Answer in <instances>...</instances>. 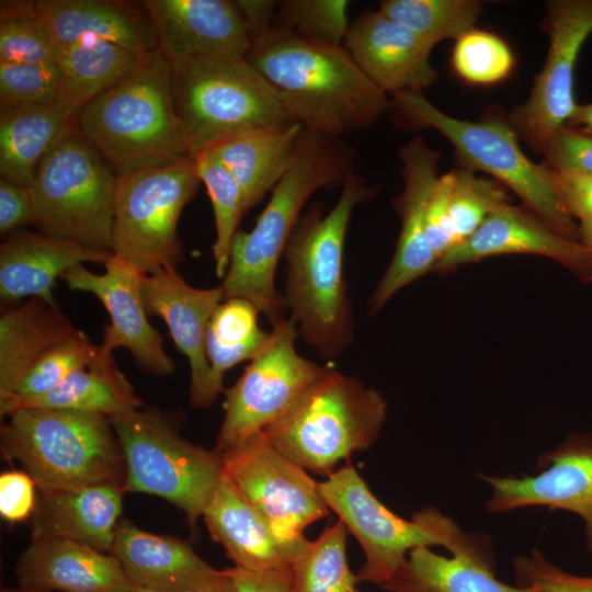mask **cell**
Listing matches in <instances>:
<instances>
[{"label":"cell","instance_id":"30bf717a","mask_svg":"<svg viewBox=\"0 0 592 592\" xmlns=\"http://www.w3.org/2000/svg\"><path fill=\"white\" fill-rule=\"evenodd\" d=\"M116 183L117 175L75 124L45 156L29 187L31 226L47 236L112 252Z\"/></svg>","mask_w":592,"mask_h":592},{"label":"cell","instance_id":"4316f807","mask_svg":"<svg viewBox=\"0 0 592 592\" xmlns=\"http://www.w3.org/2000/svg\"><path fill=\"white\" fill-rule=\"evenodd\" d=\"M124 492L114 483L39 492L30 517L31 537L66 538L110 553Z\"/></svg>","mask_w":592,"mask_h":592},{"label":"cell","instance_id":"d590c367","mask_svg":"<svg viewBox=\"0 0 592 592\" xmlns=\"http://www.w3.org/2000/svg\"><path fill=\"white\" fill-rule=\"evenodd\" d=\"M348 528L339 520L305 545L292 563L293 592H354L358 581L346 558Z\"/></svg>","mask_w":592,"mask_h":592},{"label":"cell","instance_id":"8992f818","mask_svg":"<svg viewBox=\"0 0 592 592\" xmlns=\"http://www.w3.org/2000/svg\"><path fill=\"white\" fill-rule=\"evenodd\" d=\"M320 493L348 531L358 540L365 562L358 581L388 582L417 547L441 545L453 555H465L493 566L485 544L465 534L448 516L425 508L407 521L389 511L348 463L319 482Z\"/></svg>","mask_w":592,"mask_h":592},{"label":"cell","instance_id":"7dc6e473","mask_svg":"<svg viewBox=\"0 0 592 592\" xmlns=\"http://www.w3.org/2000/svg\"><path fill=\"white\" fill-rule=\"evenodd\" d=\"M452 185L451 171L439 175L426 203V235L437 262L457 244L451 216Z\"/></svg>","mask_w":592,"mask_h":592},{"label":"cell","instance_id":"7402d4cb","mask_svg":"<svg viewBox=\"0 0 592 592\" xmlns=\"http://www.w3.org/2000/svg\"><path fill=\"white\" fill-rule=\"evenodd\" d=\"M343 46L386 94L421 92L437 80L430 62L434 46L379 10L364 12L350 23Z\"/></svg>","mask_w":592,"mask_h":592},{"label":"cell","instance_id":"1f68e13d","mask_svg":"<svg viewBox=\"0 0 592 592\" xmlns=\"http://www.w3.org/2000/svg\"><path fill=\"white\" fill-rule=\"evenodd\" d=\"M146 56L94 36L59 45L58 104L76 115L92 100L130 78Z\"/></svg>","mask_w":592,"mask_h":592},{"label":"cell","instance_id":"836d02e7","mask_svg":"<svg viewBox=\"0 0 592 592\" xmlns=\"http://www.w3.org/2000/svg\"><path fill=\"white\" fill-rule=\"evenodd\" d=\"M389 592H534L499 581L493 567L465 555L444 557L421 546L382 585Z\"/></svg>","mask_w":592,"mask_h":592},{"label":"cell","instance_id":"d4e9b609","mask_svg":"<svg viewBox=\"0 0 592 592\" xmlns=\"http://www.w3.org/2000/svg\"><path fill=\"white\" fill-rule=\"evenodd\" d=\"M137 588L172 592L198 589L224 577L181 538L144 531L122 519L110 551Z\"/></svg>","mask_w":592,"mask_h":592},{"label":"cell","instance_id":"f35d334b","mask_svg":"<svg viewBox=\"0 0 592 592\" xmlns=\"http://www.w3.org/2000/svg\"><path fill=\"white\" fill-rule=\"evenodd\" d=\"M57 53L58 45L39 16L35 1L0 2V61L56 62Z\"/></svg>","mask_w":592,"mask_h":592},{"label":"cell","instance_id":"52a82bcc","mask_svg":"<svg viewBox=\"0 0 592 592\" xmlns=\"http://www.w3.org/2000/svg\"><path fill=\"white\" fill-rule=\"evenodd\" d=\"M171 68L173 111L192 156L243 130L298 124L246 59H192Z\"/></svg>","mask_w":592,"mask_h":592},{"label":"cell","instance_id":"c3c4849f","mask_svg":"<svg viewBox=\"0 0 592 592\" xmlns=\"http://www.w3.org/2000/svg\"><path fill=\"white\" fill-rule=\"evenodd\" d=\"M36 487L23 471H4L0 476V514L9 522L30 519L36 504Z\"/></svg>","mask_w":592,"mask_h":592},{"label":"cell","instance_id":"db71d44e","mask_svg":"<svg viewBox=\"0 0 592 592\" xmlns=\"http://www.w3.org/2000/svg\"><path fill=\"white\" fill-rule=\"evenodd\" d=\"M225 571L226 572L224 577L212 584H208L198 589H193V590L172 591V592H238L235 581L229 570L225 569ZM130 592H161V591H152V590L135 587Z\"/></svg>","mask_w":592,"mask_h":592},{"label":"cell","instance_id":"e0dca14e","mask_svg":"<svg viewBox=\"0 0 592 592\" xmlns=\"http://www.w3.org/2000/svg\"><path fill=\"white\" fill-rule=\"evenodd\" d=\"M544 468L534 476L480 478L492 487L490 512L527 506L566 510L584 522L587 548L592 553V434L574 433L539 456Z\"/></svg>","mask_w":592,"mask_h":592},{"label":"cell","instance_id":"f6af8a7d","mask_svg":"<svg viewBox=\"0 0 592 592\" xmlns=\"http://www.w3.org/2000/svg\"><path fill=\"white\" fill-rule=\"evenodd\" d=\"M513 566L517 587L534 592H592V577L566 572L537 550L517 557Z\"/></svg>","mask_w":592,"mask_h":592},{"label":"cell","instance_id":"d6a6232c","mask_svg":"<svg viewBox=\"0 0 592 592\" xmlns=\"http://www.w3.org/2000/svg\"><path fill=\"white\" fill-rule=\"evenodd\" d=\"M141 406L143 400L117 366L113 354L104 355L99 351L88 367L72 373L49 392L20 402L13 411L22 408H52L113 418L138 410Z\"/></svg>","mask_w":592,"mask_h":592},{"label":"cell","instance_id":"277c9868","mask_svg":"<svg viewBox=\"0 0 592 592\" xmlns=\"http://www.w3.org/2000/svg\"><path fill=\"white\" fill-rule=\"evenodd\" d=\"M171 75L157 49L130 78L76 113L79 133L117 177L192 156L173 111Z\"/></svg>","mask_w":592,"mask_h":592},{"label":"cell","instance_id":"ffe728a7","mask_svg":"<svg viewBox=\"0 0 592 592\" xmlns=\"http://www.w3.org/2000/svg\"><path fill=\"white\" fill-rule=\"evenodd\" d=\"M170 66L192 59H244L252 35L236 1L144 0Z\"/></svg>","mask_w":592,"mask_h":592},{"label":"cell","instance_id":"11a10c76","mask_svg":"<svg viewBox=\"0 0 592 592\" xmlns=\"http://www.w3.org/2000/svg\"><path fill=\"white\" fill-rule=\"evenodd\" d=\"M567 125L592 136V102L577 104Z\"/></svg>","mask_w":592,"mask_h":592},{"label":"cell","instance_id":"ac0fdd59","mask_svg":"<svg viewBox=\"0 0 592 592\" xmlns=\"http://www.w3.org/2000/svg\"><path fill=\"white\" fill-rule=\"evenodd\" d=\"M141 293L148 316L164 320L177 349L189 362L191 405L197 409L208 408L225 391L206 355L208 323L225 298L221 286L194 287L177 269L168 267L144 275Z\"/></svg>","mask_w":592,"mask_h":592},{"label":"cell","instance_id":"8d00e7d4","mask_svg":"<svg viewBox=\"0 0 592 592\" xmlns=\"http://www.w3.org/2000/svg\"><path fill=\"white\" fill-rule=\"evenodd\" d=\"M378 10L434 46L474 29L482 4L476 0H384Z\"/></svg>","mask_w":592,"mask_h":592},{"label":"cell","instance_id":"ba28073f","mask_svg":"<svg viewBox=\"0 0 592 592\" xmlns=\"http://www.w3.org/2000/svg\"><path fill=\"white\" fill-rule=\"evenodd\" d=\"M387 418V402L357 378L326 369L264 434L286 457L329 476L353 452L367 449Z\"/></svg>","mask_w":592,"mask_h":592},{"label":"cell","instance_id":"4fadbf2b","mask_svg":"<svg viewBox=\"0 0 592 592\" xmlns=\"http://www.w3.org/2000/svg\"><path fill=\"white\" fill-rule=\"evenodd\" d=\"M297 333L291 318L275 323L262 350L225 390L215 446L220 455L282 419L327 369L297 352Z\"/></svg>","mask_w":592,"mask_h":592},{"label":"cell","instance_id":"60d3db41","mask_svg":"<svg viewBox=\"0 0 592 592\" xmlns=\"http://www.w3.org/2000/svg\"><path fill=\"white\" fill-rule=\"evenodd\" d=\"M451 62L463 81L490 86L504 81L512 73L515 59L503 38L474 27L455 41Z\"/></svg>","mask_w":592,"mask_h":592},{"label":"cell","instance_id":"2e32d148","mask_svg":"<svg viewBox=\"0 0 592 592\" xmlns=\"http://www.w3.org/2000/svg\"><path fill=\"white\" fill-rule=\"evenodd\" d=\"M103 265L101 274L78 265L60 278L69 289L90 293L105 307L110 323L99 345L100 353L112 355L123 348L143 372L158 377L172 375L174 362L164 349L161 334L149 322L144 305V274L114 253Z\"/></svg>","mask_w":592,"mask_h":592},{"label":"cell","instance_id":"9c48e42d","mask_svg":"<svg viewBox=\"0 0 592 592\" xmlns=\"http://www.w3.org/2000/svg\"><path fill=\"white\" fill-rule=\"evenodd\" d=\"M392 98L402 110L449 140L462 168L490 174L559 235L580 241L579 224L559 197L553 170L523 152L506 118L490 112L477 122L459 119L442 112L421 92L405 91Z\"/></svg>","mask_w":592,"mask_h":592},{"label":"cell","instance_id":"5b68a950","mask_svg":"<svg viewBox=\"0 0 592 592\" xmlns=\"http://www.w3.org/2000/svg\"><path fill=\"white\" fill-rule=\"evenodd\" d=\"M0 440L3 456L20 463L39 492L125 485L122 448L104 414L22 408L1 424Z\"/></svg>","mask_w":592,"mask_h":592},{"label":"cell","instance_id":"603a6c76","mask_svg":"<svg viewBox=\"0 0 592 592\" xmlns=\"http://www.w3.org/2000/svg\"><path fill=\"white\" fill-rule=\"evenodd\" d=\"M111 251L87 248L37 230H18L0 246V298L5 306L25 298H41L58 305L56 280L86 263L104 264Z\"/></svg>","mask_w":592,"mask_h":592},{"label":"cell","instance_id":"6f0895ef","mask_svg":"<svg viewBox=\"0 0 592 592\" xmlns=\"http://www.w3.org/2000/svg\"><path fill=\"white\" fill-rule=\"evenodd\" d=\"M1 592H52V591L27 589V588L19 587V588H4L1 590Z\"/></svg>","mask_w":592,"mask_h":592},{"label":"cell","instance_id":"74e56055","mask_svg":"<svg viewBox=\"0 0 592 592\" xmlns=\"http://www.w3.org/2000/svg\"><path fill=\"white\" fill-rule=\"evenodd\" d=\"M193 157L197 175L210 198L216 232L212 247L215 271L218 277L224 278L238 225L247 213L244 197L239 184L213 149H204Z\"/></svg>","mask_w":592,"mask_h":592},{"label":"cell","instance_id":"6da1fadb","mask_svg":"<svg viewBox=\"0 0 592 592\" xmlns=\"http://www.w3.org/2000/svg\"><path fill=\"white\" fill-rule=\"evenodd\" d=\"M244 59L278 93L293 118L317 135L340 138L363 130L390 106L343 45L271 25L252 36Z\"/></svg>","mask_w":592,"mask_h":592},{"label":"cell","instance_id":"8fae6325","mask_svg":"<svg viewBox=\"0 0 592 592\" xmlns=\"http://www.w3.org/2000/svg\"><path fill=\"white\" fill-rule=\"evenodd\" d=\"M110 420L124 457L125 491L167 500L194 526L224 476L221 455L184 440L152 411L138 409Z\"/></svg>","mask_w":592,"mask_h":592},{"label":"cell","instance_id":"83f0119b","mask_svg":"<svg viewBox=\"0 0 592 592\" xmlns=\"http://www.w3.org/2000/svg\"><path fill=\"white\" fill-rule=\"evenodd\" d=\"M202 517L236 568L292 577V566L270 526L225 471Z\"/></svg>","mask_w":592,"mask_h":592},{"label":"cell","instance_id":"bcb514c9","mask_svg":"<svg viewBox=\"0 0 592 592\" xmlns=\"http://www.w3.org/2000/svg\"><path fill=\"white\" fill-rule=\"evenodd\" d=\"M539 153L553 171L592 174V136L578 128L560 127L545 140Z\"/></svg>","mask_w":592,"mask_h":592},{"label":"cell","instance_id":"5bb4252c","mask_svg":"<svg viewBox=\"0 0 592 592\" xmlns=\"http://www.w3.org/2000/svg\"><path fill=\"white\" fill-rule=\"evenodd\" d=\"M221 457L226 476L265 520L292 566L308 543L306 527L330 511L319 482L282 454L264 432Z\"/></svg>","mask_w":592,"mask_h":592},{"label":"cell","instance_id":"3957f363","mask_svg":"<svg viewBox=\"0 0 592 592\" xmlns=\"http://www.w3.org/2000/svg\"><path fill=\"white\" fill-rule=\"evenodd\" d=\"M353 172V152L340 138L303 129L291 167L271 191L254 227L234 238L221 283L225 298L253 303L274 326L283 317L275 272L308 198L320 189L342 186Z\"/></svg>","mask_w":592,"mask_h":592},{"label":"cell","instance_id":"484cf974","mask_svg":"<svg viewBox=\"0 0 592 592\" xmlns=\"http://www.w3.org/2000/svg\"><path fill=\"white\" fill-rule=\"evenodd\" d=\"M35 5L58 46L94 36L140 55L159 49L144 1L37 0Z\"/></svg>","mask_w":592,"mask_h":592},{"label":"cell","instance_id":"e575fe53","mask_svg":"<svg viewBox=\"0 0 592 592\" xmlns=\"http://www.w3.org/2000/svg\"><path fill=\"white\" fill-rule=\"evenodd\" d=\"M225 299L213 312L206 334V355L215 378L223 385L225 374L251 361L270 337L259 327L261 312L253 303L240 297Z\"/></svg>","mask_w":592,"mask_h":592},{"label":"cell","instance_id":"ab89813d","mask_svg":"<svg viewBox=\"0 0 592 592\" xmlns=\"http://www.w3.org/2000/svg\"><path fill=\"white\" fill-rule=\"evenodd\" d=\"M98 352L99 346L84 332L53 350L32 367L8 398L0 400L1 417H8L20 402L49 392L72 373L88 367Z\"/></svg>","mask_w":592,"mask_h":592},{"label":"cell","instance_id":"9a60e30c","mask_svg":"<svg viewBox=\"0 0 592 592\" xmlns=\"http://www.w3.org/2000/svg\"><path fill=\"white\" fill-rule=\"evenodd\" d=\"M543 30L549 38L544 66L535 76L526 101L506 116L517 137L538 153L545 140L567 125L577 106L574 67L592 34V0L548 1Z\"/></svg>","mask_w":592,"mask_h":592},{"label":"cell","instance_id":"ee69618b","mask_svg":"<svg viewBox=\"0 0 592 592\" xmlns=\"http://www.w3.org/2000/svg\"><path fill=\"white\" fill-rule=\"evenodd\" d=\"M60 70L56 62L0 61V110L27 104H58Z\"/></svg>","mask_w":592,"mask_h":592},{"label":"cell","instance_id":"4dcf8cb0","mask_svg":"<svg viewBox=\"0 0 592 592\" xmlns=\"http://www.w3.org/2000/svg\"><path fill=\"white\" fill-rule=\"evenodd\" d=\"M60 104H27L0 110V175L30 187L41 162L73 125Z\"/></svg>","mask_w":592,"mask_h":592},{"label":"cell","instance_id":"f1b7e54d","mask_svg":"<svg viewBox=\"0 0 592 592\" xmlns=\"http://www.w3.org/2000/svg\"><path fill=\"white\" fill-rule=\"evenodd\" d=\"M83 333L41 298L5 306L0 316V400L8 398L42 358Z\"/></svg>","mask_w":592,"mask_h":592},{"label":"cell","instance_id":"44dd1931","mask_svg":"<svg viewBox=\"0 0 592 592\" xmlns=\"http://www.w3.org/2000/svg\"><path fill=\"white\" fill-rule=\"evenodd\" d=\"M402 192L392 201L400 219L395 254L378 282L369 308L376 314L400 289L433 272L437 259L426 235V203L439 177L441 152L422 138H414L399 150Z\"/></svg>","mask_w":592,"mask_h":592},{"label":"cell","instance_id":"9f6ffc18","mask_svg":"<svg viewBox=\"0 0 592 592\" xmlns=\"http://www.w3.org/2000/svg\"><path fill=\"white\" fill-rule=\"evenodd\" d=\"M578 224L580 241L592 249V219L582 220Z\"/></svg>","mask_w":592,"mask_h":592},{"label":"cell","instance_id":"816d5d0a","mask_svg":"<svg viewBox=\"0 0 592 592\" xmlns=\"http://www.w3.org/2000/svg\"><path fill=\"white\" fill-rule=\"evenodd\" d=\"M238 592H293L292 577L228 568Z\"/></svg>","mask_w":592,"mask_h":592},{"label":"cell","instance_id":"681fc988","mask_svg":"<svg viewBox=\"0 0 592 592\" xmlns=\"http://www.w3.org/2000/svg\"><path fill=\"white\" fill-rule=\"evenodd\" d=\"M559 197L577 221L592 219V174L553 171Z\"/></svg>","mask_w":592,"mask_h":592},{"label":"cell","instance_id":"7c38bea8","mask_svg":"<svg viewBox=\"0 0 592 592\" xmlns=\"http://www.w3.org/2000/svg\"><path fill=\"white\" fill-rule=\"evenodd\" d=\"M201 180L193 156L117 177L112 252L144 275L184 260L178 223Z\"/></svg>","mask_w":592,"mask_h":592},{"label":"cell","instance_id":"f5cc1de1","mask_svg":"<svg viewBox=\"0 0 592 592\" xmlns=\"http://www.w3.org/2000/svg\"><path fill=\"white\" fill-rule=\"evenodd\" d=\"M236 2L252 36L272 25L278 1L237 0Z\"/></svg>","mask_w":592,"mask_h":592},{"label":"cell","instance_id":"d6986e66","mask_svg":"<svg viewBox=\"0 0 592 592\" xmlns=\"http://www.w3.org/2000/svg\"><path fill=\"white\" fill-rule=\"evenodd\" d=\"M504 254H532L556 261L577 278L592 283V249L568 239L525 206H498L466 240L456 244L435 265L447 274L462 265Z\"/></svg>","mask_w":592,"mask_h":592},{"label":"cell","instance_id":"7bdbcfd3","mask_svg":"<svg viewBox=\"0 0 592 592\" xmlns=\"http://www.w3.org/2000/svg\"><path fill=\"white\" fill-rule=\"evenodd\" d=\"M451 216L457 244L469 238L500 205L509 203L508 189L460 168L452 170Z\"/></svg>","mask_w":592,"mask_h":592},{"label":"cell","instance_id":"7a4b0ae2","mask_svg":"<svg viewBox=\"0 0 592 592\" xmlns=\"http://www.w3.org/2000/svg\"><path fill=\"white\" fill-rule=\"evenodd\" d=\"M327 214L309 206L296 224L283 257L287 263L284 306L303 339L322 357L334 358L353 341V317L343 276V251L354 208L373 190L354 173Z\"/></svg>","mask_w":592,"mask_h":592},{"label":"cell","instance_id":"f546056e","mask_svg":"<svg viewBox=\"0 0 592 592\" xmlns=\"http://www.w3.org/2000/svg\"><path fill=\"white\" fill-rule=\"evenodd\" d=\"M303 129L300 124L253 128L210 147L239 184L247 212L287 172Z\"/></svg>","mask_w":592,"mask_h":592},{"label":"cell","instance_id":"680465c9","mask_svg":"<svg viewBox=\"0 0 592 592\" xmlns=\"http://www.w3.org/2000/svg\"><path fill=\"white\" fill-rule=\"evenodd\" d=\"M354 592H360L357 589Z\"/></svg>","mask_w":592,"mask_h":592},{"label":"cell","instance_id":"cb8c5ba5","mask_svg":"<svg viewBox=\"0 0 592 592\" xmlns=\"http://www.w3.org/2000/svg\"><path fill=\"white\" fill-rule=\"evenodd\" d=\"M15 574L22 588L52 592H130L135 588L110 553L58 537H31Z\"/></svg>","mask_w":592,"mask_h":592},{"label":"cell","instance_id":"f907efd6","mask_svg":"<svg viewBox=\"0 0 592 592\" xmlns=\"http://www.w3.org/2000/svg\"><path fill=\"white\" fill-rule=\"evenodd\" d=\"M33 202L29 187L0 179V234L7 236L31 225Z\"/></svg>","mask_w":592,"mask_h":592},{"label":"cell","instance_id":"b9f144b4","mask_svg":"<svg viewBox=\"0 0 592 592\" xmlns=\"http://www.w3.org/2000/svg\"><path fill=\"white\" fill-rule=\"evenodd\" d=\"M349 5L346 0L278 1L272 25L316 42L343 45Z\"/></svg>","mask_w":592,"mask_h":592}]
</instances>
